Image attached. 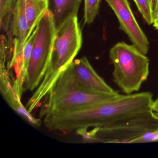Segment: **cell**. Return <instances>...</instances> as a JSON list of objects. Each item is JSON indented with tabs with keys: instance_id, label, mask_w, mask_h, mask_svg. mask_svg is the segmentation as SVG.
<instances>
[{
	"instance_id": "obj_1",
	"label": "cell",
	"mask_w": 158,
	"mask_h": 158,
	"mask_svg": "<svg viewBox=\"0 0 158 158\" xmlns=\"http://www.w3.org/2000/svg\"><path fill=\"white\" fill-rule=\"evenodd\" d=\"M82 45V32L77 17H73L56 31L51 57L46 73L26 106L28 112L31 113L48 95L59 76L74 60Z\"/></svg>"
},
{
	"instance_id": "obj_2",
	"label": "cell",
	"mask_w": 158,
	"mask_h": 158,
	"mask_svg": "<svg viewBox=\"0 0 158 158\" xmlns=\"http://www.w3.org/2000/svg\"><path fill=\"white\" fill-rule=\"evenodd\" d=\"M121 95L99 94L86 89L76 81L68 67L59 76L50 90L47 103L40 114L45 116L64 114Z\"/></svg>"
},
{
	"instance_id": "obj_3",
	"label": "cell",
	"mask_w": 158,
	"mask_h": 158,
	"mask_svg": "<svg viewBox=\"0 0 158 158\" xmlns=\"http://www.w3.org/2000/svg\"><path fill=\"white\" fill-rule=\"evenodd\" d=\"M110 58L114 65V81L127 95L138 91L149 73L150 61L134 45L123 42L113 46Z\"/></svg>"
},
{
	"instance_id": "obj_4",
	"label": "cell",
	"mask_w": 158,
	"mask_h": 158,
	"mask_svg": "<svg viewBox=\"0 0 158 158\" xmlns=\"http://www.w3.org/2000/svg\"><path fill=\"white\" fill-rule=\"evenodd\" d=\"M32 53L27 71L25 87L35 90L43 79L50 61L56 34L53 18L47 10L36 27Z\"/></svg>"
},
{
	"instance_id": "obj_5",
	"label": "cell",
	"mask_w": 158,
	"mask_h": 158,
	"mask_svg": "<svg viewBox=\"0 0 158 158\" xmlns=\"http://www.w3.org/2000/svg\"><path fill=\"white\" fill-rule=\"evenodd\" d=\"M158 129V120L152 113L146 114L119 123L88 130H77V134L88 142L131 143L148 132Z\"/></svg>"
},
{
	"instance_id": "obj_6",
	"label": "cell",
	"mask_w": 158,
	"mask_h": 158,
	"mask_svg": "<svg viewBox=\"0 0 158 158\" xmlns=\"http://www.w3.org/2000/svg\"><path fill=\"white\" fill-rule=\"evenodd\" d=\"M11 42L10 52V60L8 64V69L12 68L16 73L15 81L22 82L21 67L23 60V53L25 45L29 37V29L25 12L24 0H18L15 8L11 21Z\"/></svg>"
},
{
	"instance_id": "obj_7",
	"label": "cell",
	"mask_w": 158,
	"mask_h": 158,
	"mask_svg": "<svg viewBox=\"0 0 158 158\" xmlns=\"http://www.w3.org/2000/svg\"><path fill=\"white\" fill-rule=\"evenodd\" d=\"M116 15L120 29L127 34L139 51L147 55L150 43L147 36L136 20L127 0H105Z\"/></svg>"
},
{
	"instance_id": "obj_8",
	"label": "cell",
	"mask_w": 158,
	"mask_h": 158,
	"mask_svg": "<svg viewBox=\"0 0 158 158\" xmlns=\"http://www.w3.org/2000/svg\"><path fill=\"white\" fill-rule=\"evenodd\" d=\"M69 67L76 81L86 89L99 94H119L97 73L86 57L75 60Z\"/></svg>"
},
{
	"instance_id": "obj_9",
	"label": "cell",
	"mask_w": 158,
	"mask_h": 158,
	"mask_svg": "<svg viewBox=\"0 0 158 158\" xmlns=\"http://www.w3.org/2000/svg\"><path fill=\"white\" fill-rule=\"evenodd\" d=\"M0 82L2 94L9 105L30 124L40 126L41 124V120L32 116L21 102V97L15 90L5 65H1Z\"/></svg>"
},
{
	"instance_id": "obj_10",
	"label": "cell",
	"mask_w": 158,
	"mask_h": 158,
	"mask_svg": "<svg viewBox=\"0 0 158 158\" xmlns=\"http://www.w3.org/2000/svg\"><path fill=\"white\" fill-rule=\"evenodd\" d=\"M48 10L53 18L56 31L68 20L77 17L81 0H48Z\"/></svg>"
},
{
	"instance_id": "obj_11",
	"label": "cell",
	"mask_w": 158,
	"mask_h": 158,
	"mask_svg": "<svg viewBox=\"0 0 158 158\" xmlns=\"http://www.w3.org/2000/svg\"><path fill=\"white\" fill-rule=\"evenodd\" d=\"M24 2L30 36L45 13L48 10V0H24Z\"/></svg>"
},
{
	"instance_id": "obj_12",
	"label": "cell",
	"mask_w": 158,
	"mask_h": 158,
	"mask_svg": "<svg viewBox=\"0 0 158 158\" xmlns=\"http://www.w3.org/2000/svg\"><path fill=\"white\" fill-rule=\"evenodd\" d=\"M18 0H0V23L1 28L9 29L13 12Z\"/></svg>"
},
{
	"instance_id": "obj_13",
	"label": "cell",
	"mask_w": 158,
	"mask_h": 158,
	"mask_svg": "<svg viewBox=\"0 0 158 158\" xmlns=\"http://www.w3.org/2000/svg\"><path fill=\"white\" fill-rule=\"evenodd\" d=\"M36 33V28H35L31 35L28 38L24 48L23 60L22 67H21V80L24 84H25V82L27 71L31 53H32V49H33V45L35 41Z\"/></svg>"
},
{
	"instance_id": "obj_14",
	"label": "cell",
	"mask_w": 158,
	"mask_h": 158,
	"mask_svg": "<svg viewBox=\"0 0 158 158\" xmlns=\"http://www.w3.org/2000/svg\"><path fill=\"white\" fill-rule=\"evenodd\" d=\"M101 0H85L84 20L85 24L92 23L98 14Z\"/></svg>"
},
{
	"instance_id": "obj_15",
	"label": "cell",
	"mask_w": 158,
	"mask_h": 158,
	"mask_svg": "<svg viewBox=\"0 0 158 158\" xmlns=\"http://www.w3.org/2000/svg\"><path fill=\"white\" fill-rule=\"evenodd\" d=\"M138 10L148 25L153 24V20L152 14L150 0H133Z\"/></svg>"
},
{
	"instance_id": "obj_16",
	"label": "cell",
	"mask_w": 158,
	"mask_h": 158,
	"mask_svg": "<svg viewBox=\"0 0 158 158\" xmlns=\"http://www.w3.org/2000/svg\"><path fill=\"white\" fill-rule=\"evenodd\" d=\"M158 141V129L148 132L133 140L131 143H145Z\"/></svg>"
},
{
	"instance_id": "obj_17",
	"label": "cell",
	"mask_w": 158,
	"mask_h": 158,
	"mask_svg": "<svg viewBox=\"0 0 158 158\" xmlns=\"http://www.w3.org/2000/svg\"><path fill=\"white\" fill-rule=\"evenodd\" d=\"M150 2L152 14L154 23L158 18V0H150Z\"/></svg>"
},
{
	"instance_id": "obj_18",
	"label": "cell",
	"mask_w": 158,
	"mask_h": 158,
	"mask_svg": "<svg viewBox=\"0 0 158 158\" xmlns=\"http://www.w3.org/2000/svg\"><path fill=\"white\" fill-rule=\"evenodd\" d=\"M151 110L154 116L158 120V97L153 101L151 105Z\"/></svg>"
},
{
	"instance_id": "obj_19",
	"label": "cell",
	"mask_w": 158,
	"mask_h": 158,
	"mask_svg": "<svg viewBox=\"0 0 158 158\" xmlns=\"http://www.w3.org/2000/svg\"><path fill=\"white\" fill-rule=\"evenodd\" d=\"M153 25V27H154L156 29L158 30V18L154 22Z\"/></svg>"
}]
</instances>
